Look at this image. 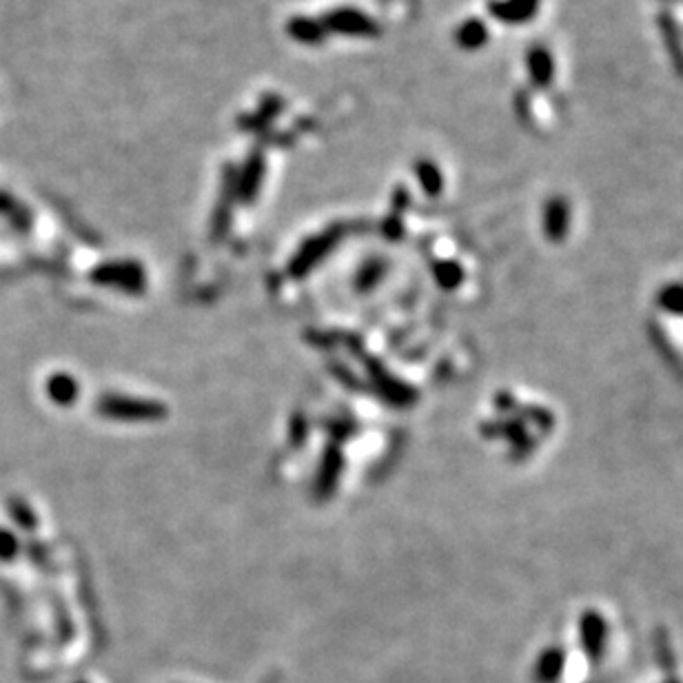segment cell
<instances>
[{
  "label": "cell",
  "mask_w": 683,
  "mask_h": 683,
  "mask_svg": "<svg viewBox=\"0 0 683 683\" xmlns=\"http://www.w3.org/2000/svg\"><path fill=\"white\" fill-rule=\"evenodd\" d=\"M14 552H16V541L9 532L0 530V559H12Z\"/></svg>",
  "instance_id": "obj_1"
}]
</instances>
